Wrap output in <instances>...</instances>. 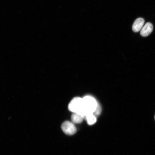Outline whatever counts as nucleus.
<instances>
[{
  "label": "nucleus",
  "mask_w": 155,
  "mask_h": 155,
  "mask_svg": "<svg viewBox=\"0 0 155 155\" xmlns=\"http://www.w3.org/2000/svg\"><path fill=\"white\" fill-rule=\"evenodd\" d=\"M145 22L144 19L139 18L136 19L132 26V29L133 31L137 32H138L142 29Z\"/></svg>",
  "instance_id": "39448f33"
},
{
  "label": "nucleus",
  "mask_w": 155,
  "mask_h": 155,
  "mask_svg": "<svg viewBox=\"0 0 155 155\" xmlns=\"http://www.w3.org/2000/svg\"><path fill=\"white\" fill-rule=\"evenodd\" d=\"M84 119L87 121L89 125L94 124L97 121L96 116L94 114H89L84 117Z\"/></svg>",
  "instance_id": "0eeeda50"
},
{
  "label": "nucleus",
  "mask_w": 155,
  "mask_h": 155,
  "mask_svg": "<svg viewBox=\"0 0 155 155\" xmlns=\"http://www.w3.org/2000/svg\"><path fill=\"white\" fill-rule=\"evenodd\" d=\"M84 119V116L76 113H73L71 116V121L74 124L81 123Z\"/></svg>",
  "instance_id": "423d86ee"
},
{
  "label": "nucleus",
  "mask_w": 155,
  "mask_h": 155,
  "mask_svg": "<svg viewBox=\"0 0 155 155\" xmlns=\"http://www.w3.org/2000/svg\"></svg>",
  "instance_id": "6e6552de"
},
{
  "label": "nucleus",
  "mask_w": 155,
  "mask_h": 155,
  "mask_svg": "<svg viewBox=\"0 0 155 155\" xmlns=\"http://www.w3.org/2000/svg\"><path fill=\"white\" fill-rule=\"evenodd\" d=\"M153 28V27L151 23H146L141 29L140 32L141 35L143 37L148 36L152 32Z\"/></svg>",
  "instance_id": "20e7f679"
},
{
  "label": "nucleus",
  "mask_w": 155,
  "mask_h": 155,
  "mask_svg": "<svg viewBox=\"0 0 155 155\" xmlns=\"http://www.w3.org/2000/svg\"><path fill=\"white\" fill-rule=\"evenodd\" d=\"M61 128L65 134L69 135L74 134L77 131L74 124L69 121L64 122L61 125Z\"/></svg>",
  "instance_id": "7ed1b4c3"
},
{
  "label": "nucleus",
  "mask_w": 155,
  "mask_h": 155,
  "mask_svg": "<svg viewBox=\"0 0 155 155\" xmlns=\"http://www.w3.org/2000/svg\"><path fill=\"white\" fill-rule=\"evenodd\" d=\"M69 111L76 113L84 116V118L86 116L84 104H83V99L80 97L74 98L70 103L68 106Z\"/></svg>",
  "instance_id": "f257e3e1"
},
{
  "label": "nucleus",
  "mask_w": 155,
  "mask_h": 155,
  "mask_svg": "<svg viewBox=\"0 0 155 155\" xmlns=\"http://www.w3.org/2000/svg\"><path fill=\"white\" fill-rule=\"evenodd\" d=\"M83 99L86 116L89 114H94L98 105L96 100L90 96H85Z\"/></svg>",
  "instance_id": "f03ea898"
}]
</instances>
